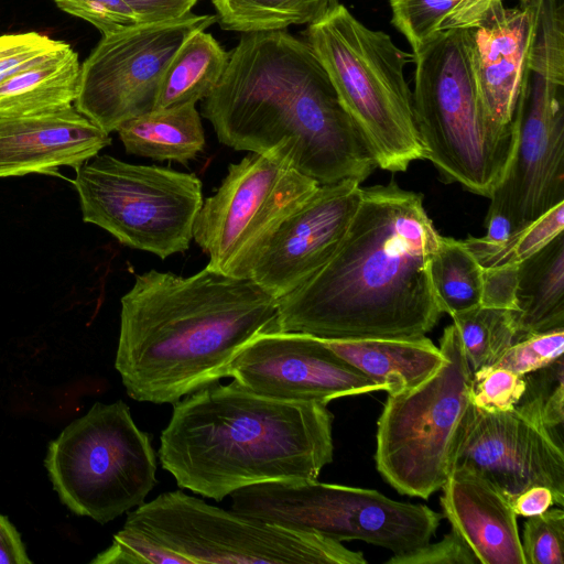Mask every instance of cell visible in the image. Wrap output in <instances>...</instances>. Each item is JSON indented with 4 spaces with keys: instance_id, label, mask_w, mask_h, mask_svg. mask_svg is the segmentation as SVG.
<instances>
[{
    "instance_id": "cell-1",
    "label": "cell",
    "mask_w": 564,
    "mask_h": 564,
    "mask_svg": "<svg viewBox=\"0 0 564 564\" xmlns=\"http://www.w3.org/2000/svg\"><path fill=\"white\" fill-rule=\"evenodd\" d=\"M440 238L422 194L394 182L361 187L334 256L278 299L276 332L325 339L425 335L443 314L429 273Z\"/></svg>"
},
{
    "instance_id": "cell-2",
    "label": "cell",
    "mask_w": 564,
    "mask_h": 564,
    "mask_svg": "<svg viewBox=\"0 0 564 564\" xmlns=\"http://www.w3.org/2000/svg\"><path fill=\"white\" fill-rule=\"evenodd\" d=\"M276 314L278 300L250 278L152 269L121 297L115 366L131 399L174 404L228 377L251 339L276 332Z\"/></svg>"
},
{
    "instance_id": "cell-3",
    "label": "cell",
    "mask_w": 564,
    "mask_h": 564,
    "mask_svg": "<svg viewBox=\"0 0 564 564\" xmlns=\"http://www.w3.org/2000/svg\"><path fill=\"white\" fill-rule=\"evenodd\" d=\"M242 34L203 99L219 142L264 152L289 140L296 169L319 185L364 182L376 158L310 45L284 30Z\"/></svg>"
},
{
    "instance_id": "cell-4",
    "label": "cell",
    "mask_w": 564,
    "mask_h": 564,
    "mask_svg": "<svg viewBox=\"0 0 564 564\" xmlns=\"http://www.w3.org/2000/svg\"><path fill=\"white\" fill-rule=\"evenodd\" d=\"M333 419L325 404L215 382L174 403L158 455L180 488L220 501L252 485L317 479L333 462Z\"/></svg>"
},
{
    "instance_id": "cell-5",
    "label": "cell",
    "mask_w": 564,
    "mask_h": 564,
    "mask_svg": "<svg viewBox=\"0 0 564 564\" xmlns=\"http://www.w3.org/2000/svg\"><path fill=\"white\" fill-rule=\"evenodd\" d=\"M304 36L378 167L405 172L413 161L422 160L413 93L404 74L411 54L386 32L365 25L340 3L308 24Z\"/></svg>"
},
{
    "instance_id": "cell-6",
    "label": "cell",
    "mask_w": 564,
    "mask_h": 564,
    "mask_svg": "<svg viewBox=\"0 0 564 564\" xmlns=\"http://www.w3.org/2000/svg\"><path fill=\"white\" fill-rule=\"evenodd\" d=\"M413 106L423 149L445 183L490 198L514 144L513 127L492 124L482 108L463 29L435 35L416 54Z\"/></svg>"
},
{
    "instance_id": "cell-7",
    "label": "cell",
    "mask_w": 564,
    "mask_h": 564,
    "mask_svg": "<svg viewBox=\"0 0 564 564\" xmlns=\"http://www.w3.org/2000/svg\"><path fill=\"white\" fill-rule=\"evenodd\" d=\"M514 144L488 212L513 231L564 202V2L538 0L512 119Z\"/></svg>"
},
{
    "instance_id": "cell-8",
    "label": "cell",
    "mask_w": 564,
    "mask_h": 564,
    "mask_svg": "<svg viewBox=\"0 0 564 564\" xmlns=\"http://www.w3.org/2000/svg\"><path fill=\"white\" fill-rule=\"evenodd\" d=\"M440 344L445 356L440 368L416 387L388 394L377 423V470L400 494L421 499L447 480L470 404L473 371L454 324Z\"/></svg>"
},
{
    "instance_id": "cell-9",
    "label": "cell",
    "mask_w": 564,
    "mask_h": 564,
    "mask_svg": "<svg viewBox=\"0 0 564 564\" xmlns=\"http://www.w3.org/2000/svg\"><path fill=\"white\" fill-rule=\"evenodd\" d=\"M44 464L62 503L101 524L142 505L158 482L151 438L121 400L97 402L70 422Z\"/></svg>"
},
{
    "instance_id": "cell-10",
    "label": "cell",
    "mask_w": 564,
    "mask_h": 564,
    "mask_svg": "<svg viewBox=\"0 0 564 564\" xmlns=\"http://www.w3.org/2000/svg\"><path fill=\"white\" fill-rule=\"evenodd\" d=\"M135 528L191 564H366L364 554L319 533L212 506L181 490L128 513Z\"/></svg>"
},
{
    "instance_id": "cell-11",
    "label": "cell",
    "mask_w": 564,
    "mask_h": 564,
    "mask_svg": "<svg viewBox=\"0 0 564 564\" xmlns=\"http://www.w3.org/2000/svg\"><path fill=\"white\" fill-rule=\"evenodd\" d=\"M76 171L83 220L161 259L184 252L203 205L194 173L96 155Z\"/></svg>"
},
{
    "instance_id": "cell-12",
    "label": "cell",
    "mask_w": 564,
    "mask_h": 564,
    "mask_svg": "<svg viewBox=\"0 0 564 564\" xmlns=\"http://www.w3.org/2000/svg\"><path fill=\"white\" fill-rule=\"evenodd\" d=\"M231 510L313 531L338 542L360 540L393 554L430 543L443 514L422 503L392 500L373 489L315 480L273 481L230 495Z\"/></svg>"
},
{
    "instance_id": "cell-13",
    "label": "cell",
    "mask_w": 564,
    "mask_h": 564,
    "mask_svg": "<svg viewBox=\"0 0 564 564\" xmlns=\"http://www.w3.org/2000/svg\"><path fill=\"white\" fill-rule=\"evenodd\" d=\"M318 186L294 165L289 140L231 163L203 202L193 229V239L209 257L207 267L247 278L267 240Z\"/></svg>"
},
{
    "instance_id": "cell-14",
    "label": "cell",
    "mask_w": 564,
    "mask_h": 564,
    "mask_svg": "<svg viewBox=\"0 0 564 564\" xmlns=\"http://www.w3.org/2000/svg\"><path fill=\"white\" fill-rule=\"evenodd\" d=\"M215 22V14L191 12L102 36L80 66L76 109L107 133L154 110L164 73L178 48Z\"/></svg>"
},
{
    "instance_id": "cell-15",
    "label": "cell",
    "mask_w": 564,
    "mask_h": 564,
    "mask_svg": "<svg viewBox=\"0 0 564 564\" xmlns=\"http://www.w3.org/2000/svg\"><path fill=\"white\" fill-rule=\"evenodd\" d=\"M228 377L268 399L325 405L334 399L381 390L322 338L293 332L256 336L237 355Z\"/></svg>"
},
{
    "instance_id": "cell-16",
    "label": "cell",
    "mask_w": 564,
    "mask_h": 564,
    "mask_svg": "<svg viewBox=\"0 0 564 564\" xmlns=\"http://www.w3.org/2000/svg\"><path fill=\"white\" fill-rule=\"evenodd\" d=\"M564 446L514 410L485 412L471 403L455 441L451 471L471 470L509 497L541 485L564 505Z\"/></svg>"
},
{
    "instance_id": "cell-17",
    "label": "cell",
    "mask_w": 564,
    "mask_h": 564,
    "mask_svg": "<svg viewBox=\"0 0 564 564\" xmlns=\"http://www.w3.org/2000/svg\"><path fill=\"white\" fill-rule=\"evenodd\" d=\"M360 184L319 185L267 240L247 278L276 300L306 282L341 243L360 202Z\"/></svg>"
},
{
    "instance_id": "cell-18",
    "label": "cell",
    "mask_w": 564,
    "mask_h": 564,
    "mask_svg": "<svg viewBox=\"0 0 564 564\" xmlns=\"http://www.w3.org/2000/svg\"><path fill=\"white\" fill-rule=\"evenodd\" d=\"M533 0L500 1L463 29L477 91L489 121L510 129L534 30Z\"/></svg>"
},
{
    "instance_id": "cell-19",
    "label": "cell",
    "mask_w": 564,
    "mask_h": 564,
    "mask_svg": "<svg viewBox=\"0 0 564 564\" xmlns=\"http://www.w3.org/2000/svg\"><path fill=\"white\" fill-rule=\"evenodd\" d=\"M111 144L109 133L76 107L34 116L0 118V177L77 170Z\"/></svg>"
},
{
    "instance_id": "cell-20",
    "label": "cell",
    "mask_w": 564,
    "mask_h": 564,
    "mask_svg": "<svg viewBox=\"0 0 564 564\" xmlns=\"http://www.w3.org/2000/svg\"><path fill=\"white\" fill-rule=\"evenodd\" d=\"M443 517L480 564H525L509 496L485 477L453 469L441 488Z\"/></svg>"
},
{
    "instance_id": "cell-21",
    "label": "cell",
    "mask_w": 564,
    "mask_h": 564,
    "mask_svg": "<svg viewBox=\"0 0 564 564\" xmlns=\"http://www.w3.org/2000/svg\"><path fill=\"white\" fill-rule=\"evenodd\" d=\"M322 339L388 394L416 387L445 360L440 347L425 335L406 338Z\"/></svg>"
},
{
    "instance_id": "cell-22",
    "label": "cell",
    "mask_w": 564,
    "mask_h": 564,
    "mask_svg": "<svg viewBox=\"0 0 564 564\" xmlns=\"http://www.w3.org/2000/svg\"><path fill=\"white\" fill-rule=\"evenodd\" d=\"M79 79L78 55L65 43L0 83V118L34 116L73 106Z\"/></svg>"
},
{
    "instance_id": "cell-23",
    "label": "cell",
    "mask_w": 564,
    "mask_h": 564,
    "mask_svg": "<svg viewBox=\"0 0 564 564\" xmlns=\"http://www.w3.org/2000/svg\"><path fill=\"white\" fill-rule=\"evenodd\" d=\"M518 340L564 327V232L519 264Z\"/></svg>"
},
{
    "instance_id": "cell-24",
    "label": "cell",
    "mask_w": 564,
    "mask_h": 564,
    "mask_svg": "<svg viewBox=\"0 0 564 564\" xmlns=\"http://www.w3.org/2000/svg\"><path fill=\"white\" fill-rule=\"evenodd\" d=\"M117 132L130 154L186 164L205 147L200 116L194 104L154 109L122 123Z\"/></svg>"
},
{
    "instance_id": "cell-25",
    "label": "cell",
    "mask_w": 564,
    "mask_h": 564,
    "mask_svg": "<svg viewBox=\"0 0 564 564\" xmlns=\"http://www.w3.org/2000/svg\"><path fill=\"white\" fill-rule=\"evenodd\" d=\"M229 59L206 30L194 33L170 62L154 109L194 104L206 98L219 83Z\"/></svg>"
},
{
    "instance_id": "cell-26",
    "label": "cell",
    "mask_w": 564,
    "mask_h": 564,
    "mask_svg": "<svg viewBox=\"0 0 564 564\" xmlns=\"http://www.w3.org/2000/svg\"><path fill=\"white\" fill-rule=\"evenodd\" d=\"M220 28L241 33L311 24L335 9L338 0H212Z\"/></svg>"
},
{
    "instance_id": "cell-27",
    "label": "cell",
    "mask_w": 564,
    "mask_h": 564,
    "mask_svg": "<svg viewBox=\"0 0 564 564\" xmlns=\"http://www.w3.org/2000/svg\"><path fill=\"white\" fill-rule=\"evenodd\" d=\"M484 268L463 240L441 236L429 273L442 313L452 316L480 304Z\"/></svg>"
},
{
    "instance_id": "cell-28",
    "label": "cell",
    "mask_w": 564,
    "mask_h": 564,
    "mask_svg": "<svg viewBox=\"0 0 564 564\" xmlns=\"http://www.w3.org/2000/svg\"><path fill=\"white\" fill-rule=\"evenodd\" d=\"M451 317L473 372L495 365L518 340L514 311L479 304Z\"/></svg>"
},
{
    "instance_id": "cell-29",
    "label": "cell",
    "mask_w": 564,
    "mask_h": 564,
    "mask_svg": "<svg viewBox=\"0 0 564 564\" xmlns=\"http://www.w3.org/2000/svg\"><path fill=\"white\" fill-rule=\"evenodd\" d=\"M564 231V202L519 227L501 242L468 236L464 245L482 268L520 264Z\"/></svg>"
},
{
    "instance_id": "cell-30",
    "label": "cell",
    "mask_w": 564,
    "mask_h": 564,
    "mask_svg": "<svg viewBox=\"0 0 564 564\" xmlns=\"http://www.w3.org/2000/svg\"><path fill=\"white\" fill-rule=\"evenodd\" d=\"M523 378L525 389L513 410L563 443V357L546 367L524 375Z\"/></svg>"
},
{
    "instance_id": "cell-31",
    "label": "cell",
    "mask_w": 564,
    "mask_h": 564,
    "mask_svg": "<svg viewBox=\"0 0 564 564\" xmlns=\"http://www.w3.org/2000/svg\"><path fill=\"white\" fill-rule=\"evenodd\" d=\"M391 23L416 54L445 31L456 8L455 0H390Z\"/></svg>"
},
{
    "instance_id": "cell-32",
    "label": "cell",
    "mask_w": 564,
    "mask_h": 564,
    "mask_svg": "<svg viewBox=\"0 0 564 564\" xmlns=\"http://www.w3.org/2000/svg\"><path fill=\"white\" fill-rule=\"evenodd\" d=\"M91 564H191L183 555L175 553L144 532L123 524L111 544L98 553Z\"/></svg>"
},
{
    "instance_id": "cell-33",
    "label": "cell",
    "mask_w": 564,
    "mask_h": 564,
    "mask_svg": "<svg viewBox=\"0 0 564 564\" xmlns=\"http://www.w3.org/2000/svg\"><path fill=\"white\" fill-rule=\"evenodd\" d=\"M521 545L525 564H564L563 509H547L528 517Z\"/></svg>"
},
{
    "instance_id": "cell-34",
    "label": "cell",
    "mask_w": 564,
    "mask_h": 564,
    "mask_svg": "<svg viewBox=\"0 0 564 564\" xmlns=\"http://www.w3.org/2000/svg\"><path fill=\"white\" fill-rule=\"evenodd\" d=\"M525 389L523 376L502 367L489 366L473 372L469 400L488 413L512 411Z\"/></svg>"
},
{
    "instance_id": "cell-35",
    "label": "cell",
    "mask_w": 564,
    "mask_h": 564,
    "mask_svg": "<svg viewBox=\"0 0 564 564\" xmlns=\"http://www.w3.org/2000/svg\"><path fill=\"white\" fill-rule=\"evenodd\" d=\"M564 327L527 335L512 344L496 361L519 376L546 367L563 357Z\"/></svg>"
},
{
    "instance_id": "cell-36",
    "label": "cell",
    "mask_w": 564,
    "mask_h": 564,
    "mask_svg": "<svg viewBox=\"0 0 564 564\" xmlns=\"http://www.w3.org/2000/svg\"><path fill=\"white\" fill-rule=\"evenodd\" d=\"M63 11L78 17L109 36L138 24L137 14L124 0H53Z\"/></svg>"
},
{
    "instance_id": "cell-37",
    "label": "cell",
    "mask_w": 564,
    "mask_h": 564,
    "mask_svg": "<svg viewBox=\"0 0 564 564\" xmlns=\"http://www.w3.org/2000/svg\"><path fill=\"white\" fill-rule=\"evenodd\" d=\"M64 44L37 32L0 35V83Z\"/></svg>"
},
{
    "instance_id": "cell-38",
    "label": "cell",
    "mask_w": 564,
    "mask_h": 564,
    "mask_svg": "<svg viewBox=\"0 0 564 564\" xmlns=\"http://www.w3.org/2000/svg\"><path fill=\"white\" fill-rule=\"evenodd\" d=\"M387 564H476L477 558L465 541L453 530L436 543L393 554Z\"/></svg>"
},
{
    "instance_id": "cell-39",
    "label": "cell",
    "mask_w": 564,
    "mask_h": 564,
    "mask_svg": "<svg viewBox=\"0 0 564 564\" xmlns=\"http://www.w3.org/2000/svg\"><path fill=\"white\" fill-rule=\"evenodd\" d=\"M519 264L484 268L480 305L518 312Z\"/></svg>"
},
{
    "instance_id": "cell-40",
    "label": "cell",
    "mask_w": 564,
    "mask_h": 564,
    "mask_svg": "<svg viewBox=\"0 0 564 564\" xmlns=\"http://www.w3.org/2000/svg\"><path fill=\"white\" fill-rule=\"evenodd\" d=\"M141 23H158L183 18L198 0H124Z\"/></svg>"
},
{
    "instance_id": "cell-41",
    "label": "cell",
    "mask_w": 564,
    "mask_h": 564,
    "mask_svg": "<svg viewBox=\"0 0 564 564\" xmlns=\"http://www.w3.org/2000/svg\"><path fill=\"white\" fill-rule=\"evenodd\" d=\"M511 507L517 516L533 517L543 513L556 505L553 491L541 485L531 486L520 494L509 497Z\"/></svg>"
},
{
    "instance_id": "cell-42",
    "label": "cell",
    "mask_w": 564,
    "mask_h": 564,
    "mask_svg": "<svg viewBox=\"0 0 564 564\" xmlns=\"http://www.w3.org/2000/svg\"><path fill=\"white\" fill-rule=\"evenodd\" d=\"M21 535L10 520L0 513V564H31Z\"/></svg>"
},
{
    "instance_id": "cell-43",
    "label": "cell",
    "mask_w": 564,
    "mask_h": 564,
    "mask_svg": "<svg viewBox=\"0 0 564 564\" xmlns=\"http://www.w3.org/2000/svg\"><path fill=\"white\" fill-rule=\"evenodd\" d=\"M500 1L503 0H455L456 8L446 30L467 29L474 25L491 7Z\"/></svg>"
}]
</instances>
